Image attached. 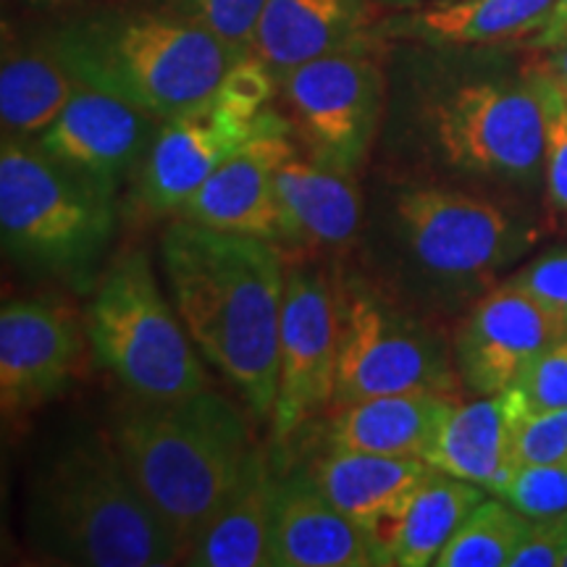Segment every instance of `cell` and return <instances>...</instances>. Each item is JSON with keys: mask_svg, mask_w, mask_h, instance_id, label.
<instances>
[{"mask_svg": "<svg viewBox=\"0 0 567 567\" xmlns=\"http://www.w3.org/2000/svg\"><path fill=\"white\" fill-rule=\"evenodd\" d=\"M161 264L184 329L258 425L271 423L287 260L271 239L174 221Z\"/></svg>", "mask_w": 567, "mask_h": 567, "instance_id": "obj_1", "label": "cell"}, {"mask_svg": "<svg viewBox=\"0 0 567 567\" xmlns=\"http://www.w3.org/2000/svg\"><path fill=\"white\" fill-rule=\"evenodd\" d=\"M24 538L34 555L76 567H166L182 549L111 431L71 429L42 446L24 494Z\"/></svg>", "mask_w": 567, "mask_h": 567, "instance_id": "obj_2", "label": "cell"}, {"mask_svg": "<svg viewBox=\"0 0 567 567\" xmlns=\"http://www.w3.org/2000/svg\"><path fill=\"white\" fill-rule=\"evenodd\" d=\"M245 413L203 389L176 400L130 396L113 415V442L140 492L174 534L182 559L258 446Z\"/></svg>", "mask_w": 567, "mask_h": 567, "instance_id": "obj_3", "label": "cell"}, {"mask_svg": "<svg viewBox=\"0 0 567 567\" xmlns=\"http://www.w3.org/2000/svg\"><path fill=\"white\" fill-rule=\"evenodd\" d=\"M384 200L375 245L392 284L386 292L405 305L455 308L484 292L538 237L502 205L446 184H400Z\"/></svg>", "mask_w": 567, "mask_h": 567, "instance_id": "obj_4", "label": "cell"}, {"mask_svg": "<svg viewBox=\"0 0 567 567\" xmlns=\"http://www.w3.org/2000/svg\"><path fill=\"white\" fill-rule=\"evenodd\" d=\"M45 45L84 87L122 97L161 122L208 103L243 59L174 11H87L55 27Z\"/></svg>", "mask_w": 567, "mask_h": 567, "instance_id": "obj_5", "label": "cell"}, {"mask_svg": "<svg viewBox=\"0 0 567 567\" xmlns=\"http://www.w3.org/2000/svg\"><path fill=\"white\" fill-rule=\"evenodd\" d=\"M116 231V195L69 172L30 140L0 145L3 252L32 274L90 292Z\"/></svg>", "mask_w": 567, "mask_h": 567, "instance_id": "obj_6", "label": "cell"}, {"mask_svg": "<svg viewBox=\"0 0 567 567\" xmlns=\"http://www.w3.org/2000/svg\"><path fill=\"white\" fill-rule=\"evenodd\" d=\"M405 140L431 168L534 187L544 176V111L526 80H465L425 90Z\"/></svg>", "mask_w": 567, "mask_h": 567, "instance_id": "obj_7", "label": "cell"}, {"mask_svg": "<svg viewBox=\"0 0 567 567\" xmlns=\"http://www.w3.org/2000/svg\"><path fill=\"white\" fill-rule=\"evenodd\" d=\"M92 358L126 396L176 400L210 389L179 313L166 300L145 250L113 258L84 310Z\"/></svg>", "mask_w": 567, "mask_h": 567, "instance_id": "obj_8", "label": "cell"}, {"mask_svg": "<svg viewBox=\"0 0 567 567\" xmlns=\"http://www.w3.org/2000/svg\"><path fill=\"white\" fill-rule=\"evenodd\" d=\"M337 313L334 408L400 392L452 394L457 386L452 347L384 287L360 276H337Z\"/></svg>", "mask_w": 567, "mask_h": 567, "instance_id": "obj_9", "label": "cell"}, {"mask_svg": "<svg viewBox=\"0 0 567 567\" xmlns=\"http://www.w3.org/2000/svg\"><path fill=\"white\" fill-rule=\"evenodd\" d=\"M379 48V34H371L279 76L297 142L334 172L358 176L379 137L386 103Z\"/></svg>", "mask_w": 567, "mask_h": 567, "instance_id": "obj_10", "label": "cell"}, {"mask_svg": "<svg viewBox=\"0 0 567 567\" xmlns=\"http://www.w3.org/2000/svg\"><path fill=\"white\" fill-rule=\"evenodd\" d=\"M339 363L337 279L326 268H287L279 329V379L271 415L276 450H287L318 413L334 405Z\"/></svg>", "mask_w": 567, "mask_h": 567, "instance_id": "obj_11", "label": "cell"}, {"mask_svg": "<svg viewBox=\"0 0 567 567\" xmlns=\"http://www.w3.org/2000/svg\"><path fill=\"white\" fill-rule=\"evenodd\" d=\"M87 329L53 297L9 300L0 310V408L19 417L59 400L80 371Z\"/></svg>", "mask_w": 567, "mask_h": 567, "instance_id": "obj_12", "label": "cell"}, {"mask_svg": "<svg viewBox=\"0 0 567 567\" xmlns=\"http://www.w3.org/2000/svg\"><path fill=\"white\" fill-rule=\"evenodd\" d=\"M567 337V323L549 313L520 284L486 289L457 326L452 354L460 384L478 396L502 394L530 363Z\"/></svg>", "mask_w": 567, "mask_h": 567, "instance_id": "obj_13", "label": "cell"}, {"mask_svg": "<svg viewBox=\"0 0 567 567\" xmlns=\"http://www.w3.org/2000/svg\"><path fill=\"white\" fill-rule=\"evenodd\" d=\"M295 147L289 118L264 109L252 137L195 189L182 205L179 218L287 245V221L276 197V168Z\"/></svg>", "mask_w": 567, "mask_h": 567, "instance_id": "obj_14", "label": "cell"}, {"mask_svg": "<svg viewBox=\"0 0 567 567\" xmlns=\"http://www.w3.org/2000/svg\"><path fill=\"white\" fill-rule=\"evenodd\" d=\"M258 116H243L213 95L208 103L161 122L134 174L140 208L153 216L179 213L195 189L252 137Z\"/></svg>", "mask_w": 567, "mask_h": 567, "instance_id": "obj_15", "label": "cell"}, {"mask_svg": "<svg viewBox=\"0 0 567 567\" xmlns=\"http://www.w3.org/2000/svg\"><path fill=\"white\" fill-rule=\"evenodd\" d=\"M158 126L161 118L151 113L82 84L34 145L69 172L116 195L122 182L137 174Z\"/></svg>", "mask_w": 567, "mask_h": 567, "instance_id": "obj_16", "label": "cell"}, {"mask_svg": "<svg viewBox=\"0 0 567 567\" xmlns=\"http://www.w3.org/2000/svg\"><path fill=\"white\" fill-rule=\"evenodd\" d=\"M308 473L326 499L363 530L373 565H392L396 523L431 465L421 457L329 450Z\"/></svg>", "mask_w": 567, "mask_h": 567, "instance_id": "obj_17", "label": "cell"}, {"mask_svg": "<svg viewBox=\"0 0 567 567\" xmlns=\"http://www.w3.org/2000/svg\"><path fill=\"white\" fill-rule=\"evenodd\" d=\"M276 197L287 221V245L313 252H344L363 231L358 176L334 172L300 151L276 168Z\"/></svg>", "mask_w": 567, "mask_h": 567, "instance_id": "obj_18", "label": "cell"}, {"mask_svg": "<svg viewBox=\"0 0 567 567\" xmlns=\"http://www.w3.org/2000/svg\"><path fill=\"white\" fill-rule=\"evenodd\" d=\"M271 567H373L363 530L326 499L308 471L276 484Z\"/></svg>", "mask_w": 567, "mask_h": 567, "instance_id": "obj_19", "label": "cell"}, {"mask_svg": "<svg viewBox=\"0 0 567 567\" xmlns=\"http://www.w3.org/2000/svg\"><path fill=\"white\" fill-rule=\"evenodd\" d=\"M379 21L375 0H266L252 53L284 76L305 61L371 38Z\"/></svg>", "mask_w": 567, "mask_h": 567, "instance_id": "obj_20", "label": "cell"}, {"mask_svg": "<svg viewBox=\"0 0 567 567\" xmlns=\"http://www.w3.org/2000/svg\"><path fill=\"white\" fill-rule=\"evenodd\" d=\"M559 0H452L381 19L379 38L423 42L429 48L502 45L534 34L547 24Z\"/></svg>", "mask_w": 567, "mask_h": 567, "instance_id": "obj_21", "label": "cell"}, {"mask_svg": "<svg viewBox=\"0 0 567 567\" xmlns=\"http://www.w3.org/2000/svg\"><path fill=\"white\" fill-rule=\"evenodd\" d=\"M276 484L271 457L255 446L243 476L187 549L182 565L193 567H271V520Z\"/></svg>", "mask_w": 567, "mask_h": 567, "instance_id": "obj_22", "label": "cell"}, {"mask_svg": "<svg viewBox=\"0 0 567 567\" xmlns=\"http://www.w3.org/2000/svg\"><path fill=\"white\" fill-rule=\"evenodd\" d=\"M513 425L515 415L505 392L473 402L455 400L423 460L496 496L517 467Z\"/></svg>", "mask_w": 567, "mask_h": 567, "instance_id": "obj_23", "label": "cell"}, {"mask_svg": "<svg viewBox=\"0 0 567 567\" xmlns=\"http://www.w3.org/2000/svg\"><path fill=\"white\" fill-rule=\"evenodd\" d=\"M455 400V394L446 392L368 396V400L337 408L326 442H329V450L423 460Z\"/></svg>", "mask_w": 567, "mask_h": 567, "instance_id": "obj_24", "label": "cell"}, {"mask_svg": "<svg viewBox=\"0 0 567 567\" xmlns=\"http://www.w3.org/2000/svg\"><path fill=\"white\" fill-rule=\"evenodd\" d=\"M82 84L51 48L6 45L0 63V124L3 137L34 142L66 109Z\"/></svg>", "mask_w": 567, "mask_h": 567, "instance_id": "obj_25", "label": "cell"}, {"mask_svg": "<svg viewBox=\"0 0 567 567\" xmlns=\"http://www.w3.org/2000/svg\"><path fill=\"white\" fill-rule=\"evenodd\" d=\"M488 496L471 481L455 478L436 471L425 476L410 496L405 513L394 530L392 565L394 567H429L436 563L455 530L467 515Z\"/></svg>", "mask_w": 567, "mask_h": 567, "instance_id": "obj_26", "label": "cell"}, {"mask_svg": "<svg viewBox=\"0 0 567 567\" xmlns=\"http://www.w3.org/2000/svg\"><path fill=\"white\" fill-rule=\"evenodd\" d=\"M528 528V515L502 496H486L446 542L434 567H509Z\"/></svg>", "mask_w": 567, "mask_h": 567, "instance_id": "obj_27", "label": "cell"}, {"mask_svg": "<svg viewBox=\"0 0 567 567\" xmlns=\"http://www.w3.org/2000/svg\"><path fill=\"white\" fill-rule=\"evenodd\" d=\"M544 111V182L551 208L567 216V92L547 69L528 71Z\"/></svg>", "mask_w": 567, "mask_h": 567, "instance_id": "obj_28", "label": "cell"}, {"mask_svg": "<svg viewBox=\"0 0 567 567\" xmlns=\"http://www.w3.org/2000/svg\"><path fill=\"white\" fill-rule=\"evenodd\" d=\"M266 0H168V9L203 24L237 55L252 53L255 30Z\"/></svg>", "mask_w": 567, "mask_h": 567, "instance_id": "obj_29", "label": "cell"}, {"mask_svg": "<svg viewBox=\"0 0 567 567\" xmlns=\"http://www.w3.org/2000/svg\"><path fill=\"white\" fill-rule=\"evenodd\" d=\"M507 400L520 415L567 408V337L538 354L526 373L507 389Z\"/></svg>", "mask_w": 567, "mask_h": 567, "instance_id": "obj_30", "label": "cell"}, {"mask_svg": "<svg viewBox=\"0 0 567 567\" xmlns=\"http://www.w3.org/2000/svg\"><path fill=\"white\" fill-rule=\"evenodd\" d=\"M530 520L567 513V465H520L496 494Z\"/></svg>", "mask_w": 567, "mask_h": 567, "instance_id": "obj_31", "label": "cell"}, {"mask_svg": "<svg viewBox=\"0 0 567 567\" xmlns=\"http://www.w3.org/2000/svg\"><path fill=\"white\" fill-rule=\"evenodd\" d=\"M513 455L517 467L567 465V408L534 415H520L513 408Z\"/></svg>", "mask_w": 567, "mask_h": 567, "instance_id": "obj_32", "label": "cell"}, {"mask_svg": "<svg viewBox=\"0 0 567 567\" xmlns=\"http://www.w3.org/2000/svg\"><path fill=\"white\" fill-rule=\"evenodd\" d=\"M276 87H279V76L268 69V63L260 61L255 53H247L231 63L216 95L231 111L252 118L268 109Z\"/></svg>", "mask_w": 567, "mask_h": 567, "instance_id": "obj_33", "label": "cell"}, {"mask_svg": "<svg viewBox=\"0 0 567 567\" xmlns=\"http://www.w3.org/2000/svg\"><path fill=\"white\" fill-rule=\"evenodd\" d=\"M513 281L520 284L549 313L567 323V247H555V250L538 255L513 276Z\"/></svg>", "mask_w": 567, "mask_h": 567, "instance_id": "obj_34", "label": "cell"}, {"mask_svg": "<svg viewBox=\"0 0 567 567\" xmlns=\"http://www.w3.org/2000/svg\"><path fill=\"white\" fill-rule=\"evenodd\" d=\"M567 555V513L530 520L528 536L509 567H563Z\"/></svg>", "mask_w": 567, "mask_h": 567, "instance_id": "obj_35", "label": "cell"}, {"mask_svg": "<svg viewBox=\"0 0 567 567\" xmlns=\"http://www.w3.org/2000/svg\"><path fill=\"white\" fill-rule=\"evenodd\" d=\"M567 40V0H559L547 24L528 40L530 51H551Z\"/></svg>", "mask_w": 567, "mask_h": 567, "instance_id": "obj_36", "label": "cell"}, {"mask_svg": "<svg viewBox=\"0 0 567 567\" xmlns=\"http://www.w3.org/2000/svg\"><path fill=\"white\" fill-rule=\"evenodd\" d=\"M547 61L542 63V69H547L549 74H555L559 82L567 84V40L563 42V45L551 48V51H547Z\"/></svg>", "mask_w": 567, "mask_h": 567, "instance_id": "obj_37", "label": "cell"}, {"mask_svg": "<svg viewBox=\"0 0 567 567\" xmlns=\"http://www.w3.org/2000/svg\"><path fill=\"white\" fill-rule=\"evenodd\" d=\"M30 6H38V9H74V6L92 3V0H27Z\"/></svg>", "mask_w": 567, "mask_h": 567, "instance_id": "obj_38", "label": "cell"}, {"mask_svg": "<svg viewBox=\"0 0 567 567\" xmlns=\"http://www.w3.org/2000/svg\"><path fill=\"white\" fill-rule=\"evenodd\" d=\"M429 3H452V0H429Z\"/></svg>", "mask_w": 567, "mask_h": 567, "instance_id": "obj_39", "label": "cell"}, {"mask_svg": "<svg viewBox=\"0 0 567 567\" xmlns=\"http://www.w3.org/2000/svg\"><path fill=\"white\" fill-rule=\"evenodd\" d=\"M563 567H567V555H565V563H563Z\"/></svg>", "mask_w": 567, "mask_h": 567, "instance_id": "obj_40", "label": "cell"}, {"mask_svg": "<svg viewBox=\"0 0 567 567\" xmlns=\"http://www.w3.org/2000/svg\"><path fill=\"white\" fill-rule=\"evenodd\" d=\"M563 87H565V92H567V84H565V82H563Z\"/></svg>", "mask_w": 567, "mask_h": 567, "instance_id": "obj_41", "label": "cell"}]
</instances>
